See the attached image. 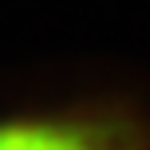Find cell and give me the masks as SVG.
Wrapping results in <instances>:
<instances>
[{"label":"cell","mask_w":150,"mask_h":150,"mask_svg":"<svg viewBox=\"0 0 150 150\" xmlns=\"http://www.w3.org/2000/svg\"><path fill=\"white\" fill-rule=\"evenodd\" d=\"M142 122L115 111H52L0 119V150H142Z\"/></svg>","instance_id":"cell-1"}]
</instances>
